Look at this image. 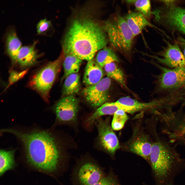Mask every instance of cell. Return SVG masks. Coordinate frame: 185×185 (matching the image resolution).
I'll use <instances>...</instances> for the list:
<instances>
[{
  "mask_svg": "<svg viewBox=\"0 0 185 185\" xmlns=\"http://www.w3.org/2000/svg\"><path fill=\"white\" fill-rule=\"evenodd\" d=\"M52 26L50 21L46 18L40 20L37 23L36 29L37 33L40 35H45L49 31Z\"/></svg>",
  "mask_w": 185,
  "mask_h": 185,
  "instance_id": "27",
  "label": "cell"
},
{
  "mask_svg": "<svg viewBox=\"0 0 185 185\" xmlns=\"http://www.w3.org/2000/svg\"><path fill=\"white\" fill-rule=\"evenodd\" d=\"M95 60L102 68L108 64L119 61L117 56L113 50L105 47L98 52Z\"/></svg>",
  "mask_w": 185,
  "mask_h": 185,
  "instance_id": "24",
  "label": "cell"
},
{
  "mask_svg": "<svg viewBox=\"0 0 185 185\" xmlns=\"http://www.w3.org/2000/svg\"><path fill=\"white\" fill-rule=\"evenodd\" d=\"M36 42L32 45L22 47L17 55V62L22 68H27L37 63L40 55L35 48Z\"/></svg>",
  "mask_w": 185,
  "mask_h": 185,
  "instance_id": "16",
  "label": "cell"
},
{
  "mask_svg": "<svg viewBox=\"0 0 185 185\" xmlns=\"http://www.w3.org/2000/svg\"><path fill=\"white\" fill-rule=\"evenodd\" d=\"M176 154L173 147L164 140L158 138L153 142L149 160L156 177L163 178L167 175Z\"/></svg>",
  "mask_w": 185,
  "mask_h": 185,
  "instance_id": "6",
  "label": "cell"
},
{
  "mask_svg": "<svg viewBox=\"0 0 185 185\" xmlns=\"http://www.w3.org/2000/svg\"><path fill=\"white\" fill-rule=\"evenodd\" d=\"M163 16L169 25L185 34V8L170 6Z\"/></svg>",
  "mask_w": 185,
  "mask_h": 185,
  "instance_id": "14",
  "label": "cell"
},
{
  "mask_svg": "<svg viewBox=\"0 0 185 185\" xmlns=\"http://www.w3.org/2000/svg\"><path fill=\"white\" fill-rule=\"evenodd\" d=\"M177 42L185 57V39L179 36L177 39Z\"/></svg>",
  "mask_w": 185,
  "mask_h": 185,
  "instance_id": "30",
  "label": "cell"
},
{
  "mask_svg": "<svg viewBox=\"0 0 185 185\" xmlns=\"http://www.w3.org/2000/svg\"><path fill=\"white\" fill-rule=\"evenodd\" d=\"M163 2L165 3L166 4L168 5H169L172 6L174 2L175 1L173 0H167L162 1Z\"/></svg>",
  "mask_w": 185,
  "mask_h": 185,
  "instance_id": "31",
  "label": "cell"
},
{
  "mask_svg": "<svg viewBox=\"0 0 185 185\" xmlns=\"http://www.w3.org/2000/svg\"><path fill=\"white\" fill-rule=\"evenodd\" d=\"M124 17L134 37L140 34L146 27L154 26L138 11H129Z\"/></svg>",
  "mask_w": 185,
  "mask_h": 185,
  "instance_id": "15",
  "label": "cell"
},
{
  "mask_svg": "<svg viewBox=\"0 0 185 185\" xmlns=\"http://www.w3.org/2000/svg\"><path fill=\"white\" fill-rule=\"evenodd\" d=\"M79 100L75 96L63 97L55 104L53 110L57 122L60 124L76 125L77 121Z\"/></svg>",
  "mask_w": 185,
  "mask_h": 185,
  "instance_id": "7",
  "label": "cell"
},
{
  "mask_svg": "<svg viewBox=\"0 0 185 185\" xmlns=\"http://www.w3.org/2000/svg\"><path fill=\"white\" fill-rule=\"evenodd\" d=\"M108 41L103 27L95 21L86 18L76 19L66 36L63 52L88 61L93 59L97 51L106 47Z\"/></svg>",
  "mask_w": 185,
  "mask_h": 185,
  "instance_id": "2",
  "label": "cell"
},
{
  "mask_svg": "<svg viewBox=\"0 0 185 185\" xmlns=\"http://www.w3.org/2000/svg\"><path fill=\"white\" fill-rule=\"evenodd\" d=\"M64 55L63 53L57 59L46 64L35 73L29 82V87L46 102L48 101L50 91L60 70Z\"/></svg>",
  "mask_w": 185,
  "mask_h": 185,
  "instance_id": "5",
  "label": "cell"
},
{
  "mask_svg": "<svg viewBox=\"0 0 185 185\" xmlns=\"http://www.w3.org/2000/svg\"><path fill=\"white\" fill-rule=\"evenodd\" d=\"M15 150L2 149L0 151V175H3L7 171L12 170L15 165Z\"/></svg>",
  "mask_w": 185,
  "mask_h": 185,
  "instance_id": "22",
  "label": "cell"
},
{
  "mask_svg": "<svg viewBox=\"0 0 185 185\" xmlns=\"http://www.w3.org/2000/svg\"><path fill=\"white\" fill-rule=\"evenodd\" d=\"M21 43L14 29H10L7 32L5 38L6 51L12 61L17 62V55L21 48Z\"/></svg>",
  "mask_w": 185,
  "mask_h": 185,
  "instance_id": "19",
  "label": "cell"
},
{
  "mask_svg": "<svg viewBox=\"0 0 185 185\" xmlns=\"http://www.w3.org/2000/svg\"><path fill=\"white\" fill-rule=\"evenodd\" d=\"M116 103L121 110L126 112L132 113L143 110L162 108L168 109L171 104V100L169 96L152 101L147 103H142L128 97H121Z\"/></svg>",
  "mask_w": 185,
  "mask_h": 185,
  "instance_id": "9",
  "label": "cell"
},
{
  "mask_svg": "<svg viewBox=\"0 0 185 185\" xmlns=\"http://www.w3.org/2000/svg\"><path fill=\"white\" fill-rule=\"evenodd\" d=\"M111 83V79L107 76L95 84L86 86L82 90V94L90 106L97 108L107 103Z\"/></svg>",
  "mask_w": 185,
  "mask_h": 185,
  "instance_id": "11",
  "label": "cell"
},
{
  "mask_svg": "<svg viewBox=\"0 0 185 185\" xmlns=\"http://www.w3.org/2000/svg\"><path fill=\"white\" fill-rule=\"evenodd\" d=\"M93 185H121L113 175L110 173L105 175Z\"/></svg>",
  "mask_w": 185,
  "mask_h": 185,
  "instance_id": "28",
  "label": "cell"
},
{
  "mask_svg": "<svg viewBox=\"0 0 185 185\" xmlns=\"http://www.w3.org/2000/svg\"><path fill=\"white\" fill-rule=\"evenodd\" d=\"M98 131L97 145L103 151L112 155L120 147L118 138L110 126L109 119L101 117L95 123Z\"/></svg>",
  "mask_w": 185,
  "mask_h": 185,
  "instance_id": "8",
  "label": "cell"
},
{
  "mask_svg": "<svg viewBox=\"0 0 185 185\" xmlns=\"http://www.w3.org/2000/svg\"><path fill=\"white\" fill-rule=\"evenodd\" d=\"M152 144L148 135L141 133L133 136L129 142L128 148L132 152L149 160Z\"/></svg>",
  "mask_w": 185,
  "mask_h": 185,
  "instance_id": "13",
  "label": "cell"
},
{
  "mask_svg": "<svg viewBox=\"0 0 185 185\" xmlns=\"http://www.w3.org/2000/svg\"><path fill=\"white\" fill-rule=\"evenodd\" d=\"M64 55L65 57L63 63L64 73L62 79L72 74L78 73L82 61V60L72 54Z\"/></svg>",
  "mask_w": 185,
  "mask_h": 185,
  "instance_id": "21",
  "label": "cell"
},
{
  "mask_svg": "<svg viewBox=\"0 0 185 185\" xmlns=\"http://www.w3.org/2000/svg\"><path fill=\"white\" fill-rule=\"evenodd\" d=\"M22 142L27 161L31 166L52 176L61 175L67 170L70 156L66 148L51 133L46 131L24 133L5 130Z\"/></svg>",
  "mask_w": 185,
  "mask_h": 185,
  "instance_id": "1",
  "label": "cell"
},
{
  "mask_svg": "<svg viewBox=\"0 0 185 185\" xmlns=\"http://www.w3.org/2000/svg\"><path fill=\"white\" fill-rule=\"evenodd\" d=\"M158 66L162 71L158 80L160 90L171 91L185 87V67L169 69Z\"/></svg>",
  "mask_w": 185,
  "mask_h": 185,
  "instance_id": "10",
  "label": "cell"
},
{
  "mask_svg": "<svg viewBox=\"0 0 185 185\" xmlns=\"http://www.w3.org/2000/svg\"><path fill=\"white\" fill-rule=\"evenodd\" d=\"M105 175L97 160L86 154L76 160L72 169V185H93Z\"/></svg>",
  "mask_w": 185,
  "mask_h": 185,
  "instance_id": "4",
  "label": "cell"
},
{
  "mask_svg": "<svg viewBox=\"0 0 185 185\" xmlns=\"http://www.w3.org/2000/svg\"><path fill=\"white\" fill-rule=\"evenodd\" d=\"M62 91L64 97L74 96L79 91L80 77L78 73L72 74L65 79Z\"/></svg>",
  "mask_w": 185,
  "mask_h": 185,
  "instance_id": "20",
  "label": "cell"
},
{
  "mask_svg": "<svg viewBox=\"0 0 185 185\" xmlns=\"http://www.w3.org/2000/svg\"><path fill=\"white\" fill-rule=\"evenodd\" d=\"M121 110L115 102L106 103L98 108L87 118L85 124L89 128L95 124L96 120L102 116L114 114L117 111Z\"/></svg>",
  "mask_w": 185,
  "mask_h": 185,
  "instance_id": "18",
  "label": "cell"
},
{
  "mask_svg": "<svg viewBox=\"0 0 185 185\" xmlns=\"http://www.w3.org/2000/svg\"><path fill=\"white\" fill-rule=\"evenodd\" d=\"M128 119L126 112L122 110L117 111L114 114L111 125L112 128L115 131L121 129Z\"/></svg>",
  "mask_w": 185,
  "mask_h": 185,
  "instance_id": "25",
  "label": "cell"
},
{
  "mask_svg": "<svg viewBox=\"0 0 185 185\" xmlns=\"http://www.w3.org/2000/svg\"><path fill=\"white\" fill-rule=\"evenodd\" d=\"M28 70L26 69L20 72L13 70L11 71L10 73L7 87L22 78L27 73Z\"/></svg>",
  "mask_w": 185,
  "mask_h": 185,
  "instance_id": "29",
  "label": "cell"
},
{
  "mask_svg": "<svg viewBox=\"0 0 185 185\" xmlns=\"http://www.w3.org/2000/svg\"><path fill=\"white\" fill-rule=\"evenodd\" d=\"M160 55V57L153 56V58L171 68L185 67V57L177 43H168Z\"/></svg>",
  "mask_w": 185,
  "mask_h": 185,
  "instance_id": "12",
  "label": "cell"
},
{
  "mask_svg": "<svg viewBox=\"0 0 185 185\" xmlns=\"http://www.w3.org/2000/svg\"><path fill=\"white\" fill-rule=\"evenodd\" d=\"M104 72L101 67L94 59L88 61L83 78V82L87 86L95 84L103 78Z\"/></svg>",
  "mask_w": 185,
  "mask_h": 185,
  "instance_id": "17",
  "label": "cell"
},
{
  "mask_svg": "<svg viewBox=\"0 0 185 185\" xmlns=\"http://www.w3.org/2000/svg\"><path fill=\"white\" fill-rule=\"evenodd\" d=\"M104 68L107 77L116 81L123 87L128 89L123 72L115 62L108 64Z\"/></svg>",
  "mask_w": 185,
  "mask_h": 185,
  "instance_id": "23",
  "label": "cell"
},
{
  "mask_svg": "<svg viewBox=\"0 0 185 185\" xmlns=\"http://www.w3.org/2000/svg\"><path fill=\"white\" fill-rule=\"evenodd\" d=\"M103 28L113 48L125 54L131 52L134 37L124 17L117 15L105 22Z\"/></svg>",
  "mask_w": 185,
  "mask_h": 185,
  "instance_id": "3",
  "label": "cell"
},
{
  "mask_svg": "<svg viewBox=\"0 0 185 185\" xmlns=\"http://www.w3.org/2000/svg\"><path fill=\"white\" fill-rule=\"evenodd\" d=\"M127 2L134 4L136 10L142 14L146 18L151 16V2L148 0L127 1Z\"/></svg>",
  "mask_w": 185,
  "mask_h": 185,
  "instance_id": "26",
  "label": "cell"
}]
</instances>
